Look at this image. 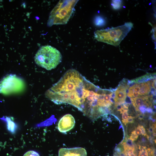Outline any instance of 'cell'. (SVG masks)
<instances>
[{"label": "cell", "mask_w": 156, "mask_h": 156, "mask_svg": "<svg viewBox=\"0 0 156 156\" xmlns=\"http://www.w3.org/2000/svg\"><path fill=\"white\" fill-rule=\"evenodd\" d=\"M105 92L78 71L70 69L48 91L46 96L57 104L71 105L85 116L92 118L98 112L100 101Z\"/></svg>", "instance_id": "obj_1"}, {"label": "cell", "mask_w": 156, "mask_h": 156, "mask_svg": "<svg viewBox=\"0 0 156 156\" xmlns=\"http://www.w3.org/2000/svg\"><path fill=\"white\" fill-rule=\"evenodd\" d=\"M133 26L130 22L115 27L97 30L94 32L95 38L98 41L117 46L127 36Z\"/></svg>", "instance_id": "obj_2"}, {"label": "cell", "mask_w": 156, "mask_h": 156, "mask_svg": "<svg viewBox=\"0 0 156 156\" xmlns=\"http://www.w3.org/2000/svg\"><path fill=\"white\" fill-rule=\"evenodd\" d=\"M62 59L60 52L55 48L49 45L41 47L35 57L36 64L48 70L55 68L61 63Z\"/></svg>", "instance_id": "obj_3"}, {"label": "cell", "mask_w": 156, "mask_h": 156, "mask_svg": "<svg viewBox=\"0 0 156 156\" xmlns=\"http://www.w3.org/2000/svg\"><path fill=\"white\" fill-rule=\"evenodd\" d=\"M78 1H60L55 8V23L57 24H66L70 18L75 5Z\"/></svg>", "instance_id": "obj_4"}, {"label": "cell", "mask_w": 156, "mask_h": 156, "mask_svg": "<svg viewBox=\"0 0 156 156\" xmlns=\"http://www.w3.org/2000/svg\"><path fill=\"white\" fill-rule=\"evenodd\" d=\"M75 122V119L71 114H66L60 119L58 124V129L60 132L66 133L73 128Z\"/></svg>", "instance_id": "obj_5"}, {"label": "cell", "mask_w": 156, "mask_h": 156, "mask_svg": "<svg viewBox=\"0 0 156 156\" xmlns=\"http://www.w3.org/2000/svg\"><path fill=\"white\" fill-rule=\"evenodd\" d=\"M58 156H87V153L82 147L61 148L59 151Z\"/></svg>", "instance_id": "obj_6"}, {"label": "cell", "mask_w": 156, "mask_h": 156, "mask_svg": "<svg viewBox=\"0 0 156 156\" xmlns=\"http://www.w3.org/2000/svg\"><path fill=\"white\" fill-rule=\"evenodd\" d=\"M126 97L125 89L124 87L120 86L116 91L114 99L116 103L120 105L124 102Z\"/></svg>", "instance_id": "obj_7"}, {"label": "cell", "mask_w": 156, "mask_h": 156, "mask_svg": "<svg viewBox=\"0 0 156 156\" xmlns=\"http://www.w3.org/2000/svg\"><path fill=\"white\" fill-rule=\"evenodd\" d=\"M148 97L147 96H139L131 99L132 103L137 111H139V107L144 104L148 106Z\"/></svg>", "instance_id": "obj_8"}, {"label": "cell", "mask_w": 156, "mask_h": 156, "mask_svg": "<svg viewBox=\"0 0 156 156\" xmlns=\"http://www.w3.org/2000/svg\"><path fill=\"white\" fill-rule=\"evenodd\" d=\"M6 122L8 129L12 133L15 132L17 128L15 123L10 118L6 117L1 118Z\"/></svg>", "instance_id": "obj_9"}, {"label": "cell", "mask_w": 156, "mask_h": 156, "mask_svg": "<svg viewBox=\"0 0 156 156\" xmlns=\"http://www.w3.org/2000/svg\"><path fill=\"white\" fill-rule=\"evenodd\" d=\"M150 84L149 83H144L139 84L140 88L139 95H144L148 94L151 90Z\"/></svg>", "instance_id": "obj_10"}, {"label": "cell", "mask_w": 156, "mask_h": 156, "mask_svg": "<svg viewBox=\"0 0 156 156\" xmlns=\"http://www.w3.org/2000/svg\"><path fill=\"white\" fill-rule=\"evenodd\" d=\"M95 24L98 26H102L104 25L105 23L104 19L100 16L96 17L94 19Z\"/></svg>", "instance_id": "obj_11"}, {"label": "cell", "mask_w": 156, "mask_h": 156, "mask_svg": "<svg viewBox=\"0 0 156 156\" xmlns=\"http://www.w3.org/2000/svg\"><path fill=\"white\" fill-rule=\"evenodd\" d=\"M111 5L113 8L115 9H118L121 8L122 1L120 0H112Z\"/></svg>", "instance_id": "obj_12"}, {"label": "cell", "mask_w": 156, "mask_h": 156, "mask_svg": "<svg viewBox=\"0 0 156 156\" xmlns=\"http://www.w3.org/2000/svg\"><path fill=\"white\" fill-rule=\"evenodd\" d=\"M139 149L140 150L138 156H148L145 146H139Z\"/></svg>", "instance_id": "obj_13"}, {"label": "cell", "mask_w": 156, "mask_h": 156, "mask_svg": "<svg viewBox=\"0 0 156 156\" xmlns=\"http://www.w3.org/2000/svg\"><path fill=\"white\" fill-rule=\"evenodd\" d=\"M127 111L128 110H125L122 113V121L125 125H126L127 124V119L129 116Z\"/></svg>", "instance_id": "obj_14"}, {"label": "cell", "mask_w": 156, "mask_h": 156, "mask_svg": "<svg viewBox=\"0 0 156 156\" xmlns=\"http://www.w3.org/2000/svg\"><path fill=\"white\" fill-rule=\"evenodd\" d=\"M23 156H40V155L36 152L31 150L26 153Z\"/></svg>", "instance_id": "obj_15"}, {"label": "cell", "mask_w": 156, "mask_h": 156, "mask_svg": "<svg viewBox=\"0 0 156 156\" xmlns=\"http://www.w3.org/2000/svg\"><path fill=\"white\" fill-rule=\"evenodd\" d=\"M138 137V135L136 134L135 131H133L131 132L130 136L129 139L132 142L136 140Z\"/></svg>", "instance_id": "obj_16"}, {"label": "cell", "mask_w": 156, "mask_h": 156, "mask_svg": "<svg viewBox=\"0 0 156 156\" xmlns=\"http://www.w3.org/2000/svg\"><path fill=\"white\" fill-rule=\"evenodd\" d=\"M138 126L140 128L141 131V134L142 135L146 136L147 134L146 132L145 129L144 127L142 125H139Z\"/></svg>", "instance_id": "obj_17"}, {"label": "cell", "mask_w": 156, "mask_h": 156, "mask_svg": "<svg viewBox=\"0 0 156 156\" xmlns=\"http://www.w3.org/2000/svg\"><path fill=\"white\" fill-rule=\"evenodd\" d=\"M148 156H154L153 151L150 148H148L146 149Z\"/></svg>", "instance_id": "obj_18"}, {"label": "cell", "mask_w": 156, "mask_h": 156, "mask_svg": "<svg viewBox=\"0 0 156 156\" xmlns=\"http://www.w3.org/2000/svg\"><path fill=\"white\" fill-rule=\"evenodd\" d=\"M146 107L145 106L142 105L139 107L138 108L139 111H140L142 113H144L146 111Z\"/></svg>", "instance_id": "obj_19"}, {"label": "cell", "mask_w": 156, "mask_h": 156, "mask_svg": "<svg viewBox=\"0 0 156 156\" xmlns=\"http://www.w3.org/2000/svg\"><path fill=\"white\" fill-rule=\"evenodd\" d=\"M134 120H133V118L131 116H128V118L127 119V123H132L134 122Z\"/></svg>", "instance_id": "obj_20"}, {"label": "cell", "mask_w": 156, "mask_h": 156, "mask_svg": "<svg viewBox=\"0 0 156 156\" xmlns=\"http://www.w3.org/2000/svg\"><path fill=\"white\" fill-rule=\"evenodd\" d=\"M135 131V133L138 135H140L142 133L141 131L140 128L138 126L136 129Z\"/></svg>", "instance_id": "obj_21"}, {"label": "cell", "mask_w": 156, "mask_h": 156, "mask_svg": "<svg viewBox=\"0 0 156 156\" xmlns=\"http://www.w3.org/2000/svg\"><path fill=\"white\" fill-rule=\"evenodd\" d=\"M148 131L150 133H155L154 132V131H155V129L153 126L150 127L148 129Z\"/></svg>", "instance_id": "obj_22"}, {"label": "cell", "mask_w": 156, "mask_h": 156, "mask_svg": "<svg viewBox=\"0 0 156 156\" xmlns=\"http://www.w3.org/2000/svg\"><path fill=\"white\" fill-rule=\"evenodd\" d=\"M115 151L118 154H120L122 152L121 149L119 147H116L115 148Z\"/></svg>", "instance_id": "obj_23"}, {"label": "cell", "mask_w": 156, "mask_h": 156, "mask_svg": "<svg viewBox=\"0 0 156 156\" xmlns=\"http://www.w3.org/2000/svg\"><path fill=\"white\" fill-rule=\"evenodd\" d=\"M138 117L139 119L140 120H142L143 119V115L141 114H139L138 115Z\"/></svg>", "instance_id": "obj_24"}, {"label": "cell", "mask_w": 156, "mask_h": 156, "mask_svg": "<svg viewBox=\"0 0 156 156\" xmlns=\"http://www.w3.org/2000/svg\"><path fill=\"white\" fill-rule=\"evenodd\" d=\"M146 111L149 113H152L153 112L152 109L150 108H147L146 109Z\"/></svg>", "instance_id": "obj_25"}]
</instances>
